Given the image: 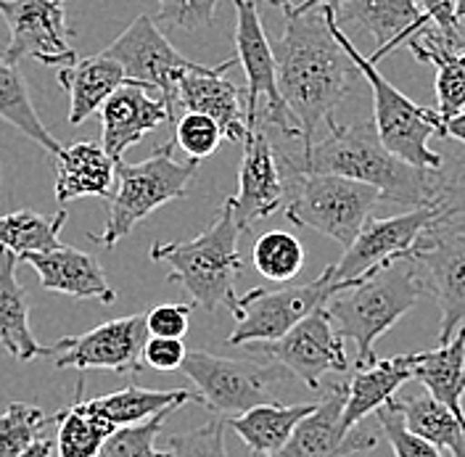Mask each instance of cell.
<instances>
[{
    "instance_id": "31",
    "label": "cell",
    "mask_w": 465,
    "mask_h": 457,
    "mask_svg": "<svg viewBox=\"0 0 465 457\" xmlns=\"http://www.w3.org/2000/svg\"><path fill=\"white\" fill-rule=\"evenodd\" d=\"M397 410L405 418V426L415 436L431 442L447 457H465V426L431 394H415L397 400Z\"/></svg>"
},
{
    "instance_id": "15",
    "label": "cell",
    "mask_w": 465,
    "mask_h": 457,
    "mask_svg": "<svg viewBox=\"0 0 465 457\" xmlns=\"http://www.w3.org/2000/svg\"><path fill=\"white\" fill-rule=\"evenodd\" d=\"M66 0H0V16L8 25V45L3 58L19 64L22 58H37L51 66H69L77 51L69 45L74 29L66 25Z\"/></svg>"
},
{
    "instance_id": "47",
    "label": "cell",
    "mask_w": 465,
    "mask_h": 457,
    "mask_svg": "<svg viewBox=\"0 0 465 457\" xmlns=\"http://www.w3.org/2000/svg\"><path fill=\"white\" fill-rule=\"evenodd\" d=\"M54 452H56V442L54 439H37L29 450H25L19 457H54Z\"/></svg>"
},
{
    "instance_id": "50",
    "label": "cell",
    "mask_w": 465,
    "mask_h": 457,
    "mask_svg": "<svg viewBox=\"0 0 465 457\" xmlns=\"http://www.w3.org/2000/svg\"><path fill=\"white\" fill-rule=\"evenodd\" d=\"M458 48L465 51V19L460 22V29H458Z\"/></svg>"
},
{
    "instance_id": "22",
    "label": "cell",
    "mask_w": 465,
    "mask_h": 457,
    "mask_svg": "<svg viewBox=\"0 0 465 457\" xmlns=\"http://www.w3.org/2000/svg\"><path fill=\"white\" fill-rule=\"evenodd\" d=\"M19 262L40 275V286L51 293H64L72 299H95L101 304H114L116 291L109 286L101 262L74 246H58L54 252L27 254Z\"/></svg>"
},
{
    "instance_id": "20",
    "label": "cell",
    "mask_w": 465,
    "mask_h": 457,
    "mask_svg": "<svg viewBox=\"0 0 465 457\" xmlns=\"http://www.w3.org/2000/svg\"><path fill=\"white\" fill-rule=\"evenodd\" d=\"M235 64H238V58L232 56L217 66H199L196 72H188L177 83V106L185 112H196V114L214 119L220 124L225 141L243 144V138L249 133L246 109H243L246 90L232 85L225 77V72L232 69Z\"/></svg>"
},
{
    "instance_id": "26",
    "label": "cell",
    "mask_w": 465,
    "mask_h": 457,
    "mask_svg": "<svg viewBox=\"0 0 465 457\" xmlns=\"http://www.w3.org/2000/svg\"><path fill=\"white\" fill-rule=\"evenodd\" d=\"M16 262L11 252L0 249V346L16 360L29 363L56 354L54 346H40L29 328V299L16 278Z\"/></svg>"
},
{
    "instance_id": "27",
    "label": "cell",
    "mask_w": 465,
    "mask_h": 457,
    "mask_svg": "<svg viewBox=\"0 0 465 457\" xmlns=\"http://www.w3.org/2000/svg\"><path fill=\"white\" fill-rule=\"evenodd\" d=\"M410 43L412 56L423 64H431L436 69V101L439 116L452 119L465 112V51L452 45L439 35V29L426 27L418 32Z\"/></svg>"
},
{
    "instance_id": "3",
    "label": "cell",
    "mask_w": 465,
    "mask_h": 457,
    "mask_svg": "<svg viewBox=\"0 0 465 457\" xmlns=\"http://www.w3.org/2000/svg\"><path fill=\"white\" fill-rule=\"evenodd\" d=\"M423 291L418 264L402 254L357 281L341 283L325 310L339 336L357 343V365H373L378 339L418 304Z\"/></svg>"
},
{
    "instance_id": "8",
    "label": "cell",
    "mask_w": 465,
    "mask_h": 457,
    "mask_svg": "<svg viewBox=\"0 0 465 457\" xmlns=\"http://www.w3.org/2000/svg\"><path fill=\"white\" fill-rule=\"evenodd\" d=\"M235 5V58L246 72V122L262 119L270 130H278L286 141L302 144V130L289 112L281 87L278 64L267 32L262 27L257 0H232Z\"/></svg>"
},
{
    "instance_id": "1",
    "label": "cell",
    "mask_w": 465,
    "mask_h": 457,
    "mask_svg": "<svg viewBox=\"0 0 465 457\" xmlns=\"http://www.w3.org/2000/svg\"><path fill=\"white\" fill-rule=\"evenodd\" d=\"M278 87L302 130V154L318 144L320 124H336V109L360 75L325 22L322 8L286 11L281 40L272 45Z\"/></svg>"
},
{
    "instance_id": "42",
    "label": "cell",
    "mask_w": 465,
    "mask_h": 457,
    "mask_svg": "<svg viewBox=\"0 0 465 457\" xmlns=\"http://www.w3.org/2000/svg\"><path fill=\"white\" fill-rule=\"evenodd\" d=\"M220 0H159V19L177 29H202L214 22Z\"/></svg>"
},
{
    "instance_id": "51",
    "label": "cell",
    "mask_w": 465,
    "mask_h": 457,
    "mask_svg": "<svg viewBox=\"0 0 465 457\" xmlns=\"http://www.w3.org/2000/svg\"><path fill=\"white\" fill-rule=\"evenodd\" d=\"M458 16H460V22L465 19V0H458Z\"/></svg>"
},
{
    "instance_id": "40",
    "label": "cell",
    "mask_w": 465,
    "mask_h": 457,
    "mask_svg": "<svg viewBox=\"0 0 465 457\" xmlns=\"http://www.w3.org/2000/svg\"><path fill=\"white\" fill-rule=\"evenodd\" d=\"M378 431L383 433V439L391 444L394 457H444L441 450H436L431 442L415 436L412 431L405 426L402 412L397 410L394 400H389L376 412Z\"/></svg>"
},
{
    "instance_id": "41",
    "label": "cell",
    "mask_w": 465,
    "mask_h": 457,
    "mask_svg": "<svg viewBox=\"0 0 465 457\" xmlns=\"http://www.w3.org/2000/svg\"><path fill=\"white\" fill-rule=\"evenodd\" d=\"M225 429L228 418H212L199 429L170 436L167 452L173 457H228Z\"/></svg>"
},
{
    "instance_id": "38",
    "label": "cell",
    "mask_w": 465,
    "mask_h": 457,
    "mask_svg": "<svg viewBox=\"0 0 465 457\" xmlns=\"http://www.w3.org/2000/svg\"><path fill=\"white\" fill-rule=\"evenodd\" d=\"M177 407L170 410H162L156 412L153 418H148L143 423H135V426H124V429H116L104 447L98 450L95 457H173L170 452H159L153 447L159 431L164 429L167 418L173 415Z\"/></svg>"
},
{
    "instance_id": "29",
    "label": "cell",
    "mask_w": 465,
    "mask_h": 457,
    "mask_svg": "<svg viewBox=\"0 0 465 457\" xmlns=\"http://www.w3.org/2000/svg\"><path fill=\"white\" fill-rule=\"evenodd\" d=\"M412 378L423 383L426 392L444 407H450V412L465 426V325L434 352H418Z\"/></svg>"
},
{
    "instance_id": "28",
    "label": "cell",
    "mask_w": 465,
    "mask_h": 457,
    "mask_svg": "<svg viewBox=\"0 0 465 457\" xmlns=\"http://www.w3.org/2000/svg\"><path fill=\"white\" fill-rule=\"evenodd\" d=\"M318 407V402L310 404H278L267 402L260 407H252L243 415L228 418L241 442L249 447L252 457H275L289 444L293 429Z\"/></svg>"
},
{
    "instance_id": "6",
    "label": "cell",
    "mask_w": 465,
    "mask_h": 457,
    "mask_svg": "<svg viewBox=\"0 0 465 457\" xmlns=\"http://www.w3.org/2000/svg\"><path fill=\"white\" fill-rule=\"evenodd\" d=\"M196 172H199V162L174 159V141L159 145L148 159L138 164L116 162V188L114 196L109 199L112 204H109L106 225L98 235L90 233L87 238L106 249H114L151 212H156L170 201L183 199Z\"/></svg>"
},
{
    "instance_id": "19",
    "label": "cell",
    "mask_w": 465,
    "mask_h": 457,
    "mask_svg": "<svg viewBox=\"0 0 465 457\" xmlns=\"http://www.w3.org/2000/svg\"><path fill=\"white\" fill-rule=\"evenodd\" d=\"M153 93L156 90L138 83H124L101 106V145L114 162H122L124 151L141 144V138L153 133L159 124L174 119L173 106Z\"/></svg>"
},
{
    "instance_id": "37",
    "label": "cell",
    "mask_w": 465,
    "mask_h": 457,
    "mask_svg": "<svg viewBox=\"0 0 465 457\" xmlns=\"http://www.w3.org/2000/svg\"><path fill=\"white\" fill-rule=\"evenodd\" d=\"M54 423V415H45L37 404L14 402L0 415V457H19L37 439H43V429Z\"/></svg>"
},
{
    "instance_id": "32",
    "label": "cell",
    "mask_w": 465,
    "mask_h": 457,
    "mask_svg": "<svg viewBox=\"0 0 465 457\" xmlns=\"http://www.w3.org/2000/svg\"><path fill=\"white\" fill-rule=\"evenodd\" d=\"M66 209H58L56 214H40L35 209H19L11 214L0 217V249L11 252L16 259L40 252H54L64 246L58 241L64 223H66Z\"/></svg>"
},
{
    "instance_id": "14",
    "label": "cell",
    "mask_w": 465,
    "mask_h": 457,
    "mask_svg": "<svg viewBox=\"0 0 465 457\" xmlns=\"http://www.w3.org/2000/svg\"><path fill=\"white\" fill-rule=\"evenodd\" d=\"M148 342L145 314H127L109 323H101L98 328L66 336L54 346V363L56 371L85 373L112 371L133 375L143 368V349Z\"/></svg>"
},
{
    "instance_id": "9",
    "label": "cell",
    "mask_w": 465,
    "mask_h": 457,
    "mask_svg": "<svg viewBox=\"0 0 465 457\" xmlns=\"http://www.w3.org/2000/svg\"><path fill=\"white\" fill-rule=\"evenodd\" d=\"M180 371L196 383L202 404L217 418H235L252 407L272 402V386L286 373L275 363L264 365L257 360L217 357L203 349H188Z\"/></svg>"
},
{
    "instance_id": "24",
    "label": "cell",
    "mask_w": 465,
    "mask_h": 457,
    "mask_svg": "<svg viewBox=\"0 0 465 457\" xmlns=\"http://www.w3.org/2000/svg\"><path fill=\"white\" fill-rule=\"evenodd\" d=\"M56 199L69 204L83 196L112 199L116 185V162L95 141H77L56 156Z\"/></svg>"
},
{
    "instance_id": "5",
    "label": "cell",
    "mask_w": 465,
    "mask_h": 457,
    "mask_svg": "<svg viewBox=\"0 0 465 457\" xmlns=\"http://www.w3.org/2000/svg\"><path fill=\"white\" fill-rule=\"evenodd\" d=\"M322 14H325V22L333 32V37L341 43V48L351 56V61L360 69V75L368 80V85L373 90V112H376L373 124H376L381 144L386 145L394 156H400L402 162L418 167V170H439L441 167V154L431 151L429 141L434 135L444 138V119L434 109L412 104L405 93H400L397 87L391 85L378 72L376 64L368 56H362L354 48V43L344 35V29L336 25L333 8L325 5Z\"/></svg>"
},
{
    "instance_id": "13",
    "label": "cell",
    "mask_w": 465,
    "mask_h": 457,
    "mask_svg": "<svg viewBox=\"0 0 465 457\" xmlns=\"http://www.w3.org/2000/svg\"><path fill=\"white\" fill-rule=\"evenodd\" d=\"M249 346H254L262 357H267V363H275L289 375L304 381L312 392L322 389V378L328 373L341 375L349 371L344 339L339 336L325 307L307 314L283 339L270 343H249Z\"/></svg>"
},
{
    "instance_id": "43",
    "label": "cell",
    "mask_w": 465,
    "mask_h": 457,
    "mask_svg": "<svg viewBox=\"0 0 465 457\" xmlns=\"http://www.w3.org/2000/svg\"><path fill=\"white\" fill-rule=\"evenodd\" d=\"M191 310L193 304H159L145 314L148 336L159 339H185L191 328Z\"/></svg>"
},
{
    "instance_id": "34",
    "label": "cell",
    "mask_w": 465,
    "mask_h": 457,
    "mask_svg": "<svg viewBox=\"0 0 465 457\" xmlns=\"http://www.w3.org/2000/svg\"><path fill=\"white\" fill-rule=\"evenodd\" d=\"M56 423V457H95L104 442L114 433V426L104 418L80 407V402L58 410Z\"/></svg>"
},
{
    "instance_id": "16",
    "label": "cell",
    "mask_w": 465,
    "mask_h": 457,
    "mask_svg": "<svg viewBox=\"0 0 465 457\" xmlns=\"http://www.w3.org/2000/svg\"><path fill=\"white\" fill-rule=\"evenodd\" d=\"M289 180L278 159V145L270 141V130L262 119L249 124L243 138V159L238 172V194L231 206L241 233H249L252 223L270 217L286 204Z\"/></svg>"
},
{
    "instance_id": "23",
    "label": "cell",
    "mask_w": 465,
    "mask_h": 457,
    "mask_svg": "<svg viewBox=\"0 0 465 457\" xmlns=\"http://www.w3.org/2000/svg\"><path fill=\"white\" fill-rule=\"evenodd\" d=\"M418 363V352L397 354L389 360H376L373 365H357V373L347 381V404L341 412V426L354 429L368 415L378 412L389 400H394L397 389L412 381Z\"/></svg>"
},
{
    "instance_id": "2",
    "label": "cell",
    "mask_w": 465,
    "mask_h": 457,
    "mask_svg": "<svg viewBox=\"0 0 465 457\" xmlns=\"http://www.w3.org/2000/svg\"><path fill=\"white\" fill-rule=\"evenodd\" d=\"M325 138H318L307 154L291 156L278 148L281 167L291 174H339L365 185H373L381 201L405 204L407 209L431 206L434 177L394 156L381 144L373 122L333 124Z\"/></svg>"
},
{
    "instance_id": "11",
    "label": "cell",
    "mask_w": 465,
    "mask_h": 457,
    "mask_svg": "<svg viewBox=\"0 0 465 457\" xmlns=\"http://www.w3.org/2000/svg\"><path fill=\"white\" fill-rule=\"evenodd\" d=\"M418 264L423 286L439 304V343H447L465 325V228L434 223L407 252Z\"/></svg>"
},
{
    "instance_id": "33",
    "label": "cell",
    "mask_w": 465,
    "mask_h": 457,
    "mask_svg": "<svg viewBox=\"0 0 465 457\" xmlns=\"http://www.w3.org/2000/svg\"><path fill=\"white\" fill-rule=\"evenodd\" d=\"M0 119L14 124L19 133L27 135L29 141L43 145L51 156H58L64 151L35 112L27 80H25L19 64H11L3 56H0Z\"/></svg>"
},
{
    "instance_id": "10",
    "label": "cell",
    "mask_w": 465,
    "mask_h": 457,
    "mask_svg": "<svg viewBox=\"0 0 465 457\" xmlns=\"http://www.w3.org/2000/svg\"><path fill=\"white\" fill-rule=\"evenodd\" d=\"M336 291H341V283L331 281L328 267L320 273V278L304 286L254 288L246 296H241L231 310L235 317V331L228 336V343L249 346L278 342L307 314L325 307Z\"/></svg>"
},
{
    "instance_id": "48",
    "label": "cell",
    "mask_w": 465,
    "mask_h": 457,
    "mask_svg": "<svg viewBox=\"0 0 465 457\" xmlns=\"http://www.w3.org/2000/svg\"><path fill=\"white\" fill-rule=\"evenodd\" d=\"M344 3H349V0H310L307 5H302L299 11H315V8H339V5H344Z\"/></svg>"
},
{
    "instance_id": "18",
    "label": "cell",
    "mask_w": 465,
    "mask_h": 457,
    "mask_svg": "<svg viewBox=\"0 0 465 457\" xmlns=\"http://www.w3.org/2000/svg\"><path fill=\"white\" fill-rule=\"evenodd\" d=\"M347 404V383L322 386L318 407L293 429L289 444L275 457H351L362 450H373L378 436L371 431L344 429L341 412Z\"/></svg>"
},
{
    "instance_id": "25",
    "label": "cell",
    "mask_w": 465,
    "mask_h": 457,
    "mask_svg": "<svg viewBox=\"0 0 465 457\" xmlns=\"http://www.w3.org/2000/svg\"><path fill=\"white\" fill-rule=\"evenodd\" d=\"M124 69L109 54L77 58L69 66L58 69V85L69 95V124H83L87 116L101 112L106 98L116 87L124 85Z\"/></svg>"
},
{
    "instance_id": "12",
    "label": "cell",
    "mask_w": 465,
    "mask_h": 457,
    "mask_svg": "<svg viewBox=\"0 0 465 457\" xmlns=\"http://www.w3.org/2000/svg\"><path fill=\"white\" fill-rule=\"evenodd\" d=\"M104 54H109L124 69L127 83L156 90L173 109H177V83L188 72L203 66L183 56L148 14H141Z\"/></svg>"
},
{
    "instance_id": "44",
    "label": "cell",
    "mask_w": 465,
    "mask_h": 457,
    "mask_svg": "<svg viewBox=\"0 0 465 457\" xmlns=\"http://www.w3.org/2000/svg\"><path fill=\"white\" fill-rule=\"evenodd\" d=\"M185 343L183 339H159V336H148L143 349V365L153 368L159 373H173L183 368L185 363Z\"/></svg>"
},
{
    "instance_id": "4",
    "label": "cell",
    "mask_w": 465,
    "mask_h": 457,
    "mask_svg": "<svg viewBox=\"0 0 465 457\" xmlns=\"http://www.w3.org/2000/svg\"><path fill=\"white\" fill-rule=\"evenodd\" d=\"M241 228L235 223L231 201L223 204L217 220L202 235L177 243H153L151 259L170 267L167 281L180 283L191 296V304L203 313H217L220 307L232 310L235 281L241 275L243 259L238 254Z\"/></svg>"
},
{
    "instance_id": "21",
    "label": "cell",
    "mask_w": 465,
    "mask_h": 457,
    "mask_svg": "<svg viewBox=\"0 0 465 457\" xmlns=\"http://www.w3.org/2000/svg\"><path fill=\"white\" fill-rule=\"evenodd\" d=\"M333 16L339 27H360L371 37H376L378 48L371 56L373 64L431 25V19L420 11L418 0H349L333 8Z\"/></svg>"
},
{
    "instance_id": "7",
    "label": "cell",
    "mask_w": 465,
    "mask_h": 457,
    "mask_svg": "<svg viewBox=\"0 0 465 457\" xmlns=\"http://www.w3.org/2000/svg\"><path fill=\"white\" fill-rule=\"evenodd\" d=\"M286 217L299 228L315 230L349 249L381 201L373 185L339 174H291Z\"/></svg>"
},
{
    "instance_id": "49",
    "label": "cell",
    "mask_w": 465,
    "mask_h": 457,
    "mask_svg": "<svg viewBox=\"0 0 465 457\" xmlns=\"http://www.w3.org/2000/svg\"><path fill=\"white\" fill-rule=\"evenodd\" d=\"M267 3H270V5H275V8H281V11L286 14V11H299V8H302V5H307L310 0H267Z\"/></svg>"
},
{
    "instance_id": "36",
    "label": "cell",
    "mask_w": 465,
    "mask_h": 457,
    "mask_svg": "<svg viewBox=\"0 0 465 457\" xmlns=\"http://www.w3.org/2000/svg\"><path fill=\"white\" fill-rule=\"evenodd\" d=\"M431 206L439 214V223H458L465 228V148L441 156V167L431 172Z\"/></svg>"
},
{
    "instance_id": "45",
    "label": "cell",
    "mask_w": 465,
    "mask_h": 457,
    "mask_svg": "<svg viewBox=\"0 0 465 457\" xmlns=\"http://www.w3.org/2000/svg\"><path fill=\"white\" fill-rule=\"evenodd\" d=\"M420 11L436 25L439 35L458 45V29H460V16H458V0H420Z\"/></svg>"
},
{
    "instance_id": "17",
    "label": "cell",
    "mask_w": 465,
    "mask_h": 457,
    "mask_svg": "<svg viewBox=\"0 0 465 457\" xmlns=\"http://www.w3.org/2000/svg\"><path fill=\"white\" fill-rule=\"evenodd\" d=\"M434 223H439L434 206H418V209H405L402 214L394 217L368 220L365 228L354 238V243L344 249V257L336 264H328L331 281L333 283L357 281L394 257H402Z\"/></svg>"
},
{
    "instance_id": "39",
    "label": "cell",
    "mask_w": 465,
    "mask_h": 457,
    "mask_svg": "<svg viewBox=\"0 0 465 457\" xmlns=\"http://www.w3.org/2000/svg\"><path fill=\"white\" fill-rule=\"evenodd\" d=\"M223 141H225V135H223L220 124L209 116L185 112L174 122V145H180L188 154V159H193V162L209 159Z\"/></svg>"
},
{
    "instance_id": "35",
    "label": "cell",
    "mask_w": 465,
    "mask_h": 457,
    "mask_svg": "<svg viewBox=\"0 0 465 457\" xmlns=\"http://www.w3.org/2000/svg\"><path fill=\"white\" fill-rule=\"evenodd\" d=\"M254 267L267 281L289 283L304 267V249L296 235L286 230H270L254 243Z\"/></svg>"
},
{
    "instance_id": "30",
    "label": "cell",
    "mask_w": 465,
    "mask_h": 457,
    "mask_svg": "<svg viewBox=\"0 0 465 457\" xmlns=\"http://www.w3.org/2000/svg\"><path fill=\"white\" fill-rule=\"evenodd\" d=\"M185 402H199L202 404V397L188 392V389L159 392V389H143V386H124V389L104 394V397L80 400V407L93 412V415H98V418H104L114 429H124V426L143 423V421L153 418L162 410L183 407Z\"/></svg>"
},
{
    "instance_id": "46",
    "label": "cell",
    "mask_w": 465,
    "mask_h": 457,
    "mask_svg": "<svg viewBox=\"0 0 465 457\" xmlns=\"http://www.w3.org/2000/svg\"><path fill=\"white\" fill-rule=\"evenodd\" d=\"M444 138L465 145V112L452 116V119H444Z\"/></svg>"
}]
</instances>
